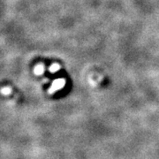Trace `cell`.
<instances>
[{"label":"cell","mask_w":159,"mask_h":159,"mask_svg":"<svg viewBox=\"0 0 159 159\" xmlns=\"http://www.w3.org/2000/svg\"><path fill=\"white\" fill-rule=\"evenodd\" d=\"M1 93H2L3 95H5V96H8V95H10L11 93V88H9V87L3 88V89H1Z\"/></svg>","instance_id":"6da1fadb"},{"label":"cell","mask_w":159,"mask_h":159,"mask_svg":"<svg viewBox=\"0 0 159 159\" xmlns=\"http://www.w3.org/2000/svg\"><path fill=\"white\" fill-rule=\"evenodd\" d=\"M34 72H35V74H42V73L43 72V66H37L35 70H34Z\"/></svg>","instance_id":"7a4b0ae2"}]
</instances>
